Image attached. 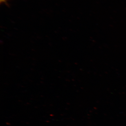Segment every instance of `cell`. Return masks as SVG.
Wrapping results in <instances>:
<instances>
[{"label": "cell", "mask_w": 126, "mask_h": 126, "mask_svg": "<svg viewBox=\"0 0 126 126\" xmlns=\"http://www.w3.org/2000/svg\"><path fill=\"white\" fill-rule=\"evenodd\" d=\"M7 1L8 0H0V2L1 4H3L7 2Z\"/></svg>", "instance_id": "6da1fadb"}]
</instances>
